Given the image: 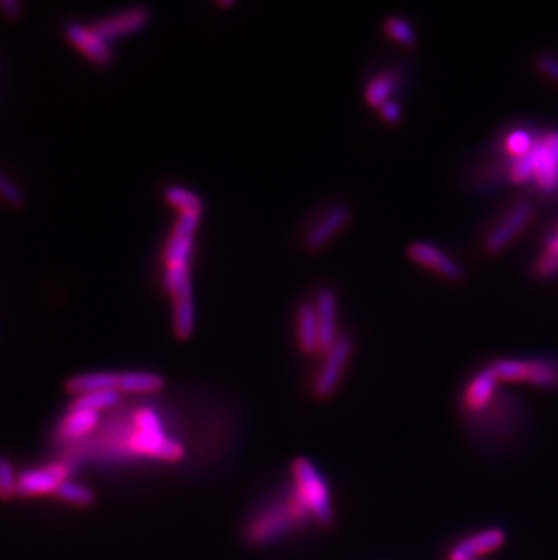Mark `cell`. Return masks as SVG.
Returning a JSON list of instances; mask_svg holds the SVG:
<instances>
[{
	"instance_id": "8",
	"label": "cell",
	"mask_w": 558,
	"mask_h": 560,
	"mask_svg": "<svg viewBox=\"0 0 558 560\" xmlns=\"http://www.w3.org/2000/svg\"><path fill=\"white\" fill-rule=\"evenodd\" d=\"M408 260L414 261L415 265H421L428 271L435 272L444 280L461 283L466 280V272L450 254L430 242H414L406 247Z\"/></svg>"
},
{
	"instance_id": "19",
	"label": "cell",
	"mask_w": 558,
	"mask_h": 560,
	"mask_svg": "<svg viewBox=\"0 0 558 560\" xmlns=\"http://www.w3.org/2000/svg\"><path fill=\"white\" fill-rule=\"evenodd\" d=\"M296 336H298V345L301 352H305V354L319 352L318 316H316L314 303H310V301H305L298 307V312H296Z\"/></svg>"
},
{
	"instance_id": "33",
	"label": "cell",
	"mask_w": 558,
	"mask_h": 560,
	"mask_svg": "<svg viewBox=\"0 0 558 560\" xmlns=\"http://www.w3.org/2000/svg\"><path fill=\"white\" fill-rule=\"evenodd\" d=\"M544 245H546V252H551V254L558 256V232H555V234H549L548 238H546V242H544Z\"/></svg>"
},
{
	"instance_id": "17",
	"label": "cell",
	"mask_w": 558,
	"mask_h": 560,
	"mask_svg": "<svg viewBox=\"0 0 558 560\" xmlns=\"http://www.w3.org/2000/svg\"><path fill=\"white\" fill-rule=\"evenodd\" d=\"M499 383L501 381L497 379L491 367L482 368L481 372H477L473 376L470 385L464 392V405L468 406L473 412H481L486 406L490 405Z\"/></svg>"
},
{
	"instance_id": "7",
	"label": "cell",
	"mask_w": 558,
	"mask_h": 560,
	"mask_svg": "<svg viewBox=\"0 0 558 560\" xmlns=\"http://www.w3.org/2000/svg\"><path fill=\"white\" fill-rule=\"evenodd\" d=\"M64 35L69 44L93 66L107 68L113 64L115 53L111 44L102 39L93 26H86L82 22H68L64 26Z\"/></svg>"
},
{
	"instance_id": "14",
	"label": "cell",
	"mask_w": 558,
	"mask_h": 560,
	"mask_svg": "<svg viewBox=\"0 0 558 560\" xmlns=\"http://www.w3.org/2000/svg\"><path fill=\"white\" fill-rule=\"evenodd\" d=\"M533 180L542 193H555L558 189V158L544 138L535 142L530 153Z\"/></svg>"
},
{
	"instance_id": "21",
	"label": "cell",
	"mask_w": 558,
	"mask_h": 560,
	"mask_svg": "<svg viewBox=\"0 0 558 560\" xmlns=\"http://www.w3.org/2000/svg\"><path fill=\"white\" fill-rule=\"evenodd\" d=\"M395 87H397V75L394 71H386L372 78L365 87L366 104L374 109H381L386 102L392 100Z\"/></svg>"
},
{
	"instance_id": "9",
	"label": "cell",
	"mask_w": 558,
	"mask_h": 560,
	"mask_svg": "<svg viewBox=\"0 0 558 560\" xmlns=\"http://www.w3.org/2000/svg\"><path fill=\"white\" fill-rule=\"evenodd\" d=\"M100 414L78 410L69 406L68 412L62 416L55 426V441L64 446H77L87 441L100 428Z\"/></svg>"
},
{
	"instance_id": "28",
	"label": "cell",
	"mask_w": 558,
	"mask_h": 560,
	"mask_svg": "<svg viewBox=\"0 0 558 560\" xmlns=\"http://www.w3.org/2000/svg\"><path fill=\"white\" fill-rule=\"evenodd\" d=\"M0 202L13 209H20L26 203L22 189L4 171H0Z\"/></svg>"
},
{
	"instance_id": "26",
	"label": "cell",
	"mask_w": 558,
	"mask_h": 560,
	"mask_svg": "<svg viewBox=\"0 0 558 560\" xmlns=\"http://www.w3.org/2000/svg\"><path fill=\"white\" fill-rule=\"evenodd\" d=\"M385 33L390 39L405 48H414L417 44L414 26L403 17H388L385 20Z\"/></svg>"
},
{
	"instance_id": "5",
	"label": "cell",
	"mask_w": 558,
	"mask_h": 560,
	"mask_svg": "<svg viewBox=\"0 0 558 560\" xmlns=\"http://www.w3.org/2000/svg\"><path fill=\"white\" fill-rule=\"evenodd\" d=\"M73 466L68 461L28 468L19 474V497L55 495L62 484L71 479Z\"/></svg>"
},
{
	"instance_id": "27",
	"label": "cell",
	"mask_w": 558,
	"mask_h": 560,
	"mask_svg": "<svg viewBox=\"0 0 558 560\" xmlns=\"http://www.w3.org/2000/svg\"><path fill=\"white\" fill-rule=\"evenodd\" d=\"M533 145H535V140L531 138L530 133H526L522 129L511 131L510 135L506 136V140H504V149L513 160L530 155Z\"/></svg>"
},
{
	"instance_id": "16",
	"label": "cell",
	"mask_w": 558,
	"mask_h": 560,
	"mask_svg": "<svg viewBox=\"0 0 558 560\" xmlns=\"http://www.w3.org/2000/svg\"><path fill=\"white\" fill-rule=\"evenodd\" d=\"M537 388H558V361L555 359H520V381Z\"/></svg>"
},
{
	"instance_id": "4",
	"label": "cell",
	"mask_w": 558,
	"mask_h": 560,
	"mask_svg": "<svg viewBox=\"0 0 558 560\" xmlns=\"http://www.w3.org/2000/svg\"><path fill=\"white\" fill-rule=\"evenodd\" d=\"M352 354H354V341L347 334H341L336 345L325 354V363L314 383V396L325 401L336 394Z\"/></svg>"
},
{
	"instance_id": "12",
	"label": "cell",
	"mask_w": 558,
	"mask_h": 560,
	"mask_svg": "<svg viewBox=\"0 0 558 560\" xmlns=\"http://www.w3.org/2000/svg\"><path fill=\"white\" fill-rule=\"evenodd\" d=\"M314 307H316V316H318L319 352L327 354L341 336L337 332L336 290L330 289V287L319 290Z\"/></svg>"
},
{
	"instance_id": "29",
	"label": "cell",
	"mask_w": 558,
	"mask_h": 560,
	"mask_svg": "<svg viewBox=\"0 0 558 560\" xmlns=\"http://www.w3.org/2000/svg\"><path fill=\"white\" fill-rule=\"evenodd\" d=\"M535 274L540 280H549L558 274V256L551 252H544L535 263Z\"/></svg>"
},
{
	"instance_id": "6",
	"label": "cell",
	"mask_w": 558,
	"mask_h": 560,
	"mask_svg": "<svg viewBox=\"0 0 558 560\" xmlns=\"http://www.w3.org/2000/svg\"><path fill=\"white\" fill-rule=\"evenodd\" d=\"M151 20H153V11L149 10L147 6H133V8H126V10L116 11L107 17H102L91 26L102 39L111 44L113 40L142 33L151 24Z\"/></svg>"
},
{
	"instance_id": "30",
	"label": "cell",
	"mask_w": 558,
	"mask_h": 560,
	"mask_svg": "<svg viewBox=\"0 0 558 560\" xmlns=\"http://www.w3.org/2000/svg\"><path fill=\"white\" fill-rule=\"evenodd\" d=\"M379 115H381V118L385 120L388 126H397L403 120V109L399 106V102L392 98L390 102H386L385 106L379 109Z\"/></svg>"
},
{
	"instance_id": "2",
	"label": "cell",
	"mask_w": 558,
	"mask_h": 560,
	"mask_svg": "<svg viewBox=\"0 0 558 560\" xmlns=\"http://www.w3.org/2000/svg\"><path fill=\"white\" fill-rule=\"evenodd\" d=\"M310 517L307 506L301 501L298 492H292L278 503L270 504L263 512L258 513L247 526V541L256 546H265L278 541L283 535L298 528L301 522Z\"/></svg>"
},
{
	"instance_id": "24",
	"label": "cell",
	"mask_w": 558,
	"mask_h": 560,
	"mask_svg": "<svg viewBox=\"0 0 558 560\" xmlns=\"http://www.w3.org/2000/svg\"><path fill=\"white\" fill-rule=\"evenodd\" d=\"M55 497L60 499L62 503L73 504V506H80V508H87V506L95 504V492L86 484L75 483L71 479L58 488Z\"/></svg>"
},
{
	"instance_id": "18",
	"label": "cell",
	"mask_w": 558,
	"mask_h": 560,
	"mask_svg": "<svg viewBox=\"0 0 558 560\" xmlns=\"http://www.w3.org/2000/svg\"><path fill=\"white\" fill-rule=\"evenodd\" d=\"M165 388L164 376L149 370H127L120 372V385L118 392L131 394V396H151L158 394Z\"/></svg>"
},
{
	"instance_id": "3",
	"label": "cell",
	"mask_w": 558,
	"mask_h": 560,
	"mask_svg": "<svg viewBox=\"0 0 558 560\" xmlns=\"http://www.w3.org/2000/svg\"><path fill=\"white\" fill-rule=\"evenodd\" d=\"M292 475H294V490L307 506L310 515L319 524L330 526L334 522V510H332L327 481L319 474L318 468L305 457H298L292 463Z\"/></svg>"
},
{
	"instance_id": "22",
	"label": "cell",
	"mask_w": 558,
	"mask_h": 560,
	"mask_svg": "<svg viewBox=\"0 0 558 560\" xmlns=\"http://www.w3.org/2000/svg\"><path fill=\"white\" fill-rule=\"evenodd\" d=\"M122 403V394L116 390H100V392H91L73 399L71 408L78 410H87V412H95L100 414L104 410H115L116 406Z\"/></svg>"
},
{
	"instance_id": "25",
	"label": "cell",
	"mask_w": 558,
	"mask_h": 560,
	"mask_svg": "<svg viewBox=\"0 0 558 560\" xmlns=\"http://www.w3.org/2000/svg\"><path fill=\"white\" fill-rule=\"evenodd\" d=\"M19 497V472L10 457L0 455V501Z\"/></svg>"
},
{
	"instance_id": "11",
	"label": "cell",
	"mask_w": 558,
	"mask_h": 560,
	"mask_svg": "<svg viewBox=\"0 0 558 560\" xmlns=\"http://www.w3.org/2000/svg\"><path fill=\"white\" fill-rule=\"evenodd\" d=\"M533 216V209L528 202H520L511 209L508 216L502 220L484 242V249L488 254H499L510 245L520 231L528 225Z\"/></svg>"
},
{
	"instance_id": "23",
	"label": "cell",
	"mask_w": 558,
	"mask_h": 560,
	"mask_svg": "<svg viewBox=\"0 0 558 560\" xmlns=\"http://www.w3.org/2000/svg\"><path fill=\"white\" fill-rule=\"evenodd\" d=\"M165 202L169 203L178 214L202 213L205 211V203L198 194L189 191L183 185H169L164 193Z\"/></svg>"
},
{
	"instance_id": "13",
	"label": "cell",
	"mask_w": 558,
	"mask_h": 560,
	"mask_svg": "<svg viewBox=\"0 0 558 560\" xmlns=\"http://www.w3.org/2000/svg\"><path fill=\"white\" fill-rule=\"evenodd\" d=\"M508 539L502 528H490L470 535L468 539L459 542L448 555V560H477L481 555H488L491 551L501 550Z\"/></svg>"
},
{
	"instance_id": "10",
	"label": "cell",
	"mask_w": 558,
	"mask_h": 560,
	"mask_svg": "<svg viewBox=\"0 0 558 560\" xmlns=\"http://www.w3.org/2000/svg\"><path fill=\"white\" fill-rule=\"evenodd\" d=\"M352 222V211L347 205H336L328 209L327 213L319 220L305 236V249L310 252L325 249L328 243L345 231L348 223Z\"/></svg>"
},
{
	"instance_id": "32",
	"label": "cell",
	"mask_w": 558,
	"mask_h": 560,
	"mask_svg": "<svg viewBox=\"0 0 558 560\" xmlns=\"http://www.w3.org/2000/svg\"><path fill=\"white\" fill-rule=\"evenodd\" d=\"M0 13L10 20H19L22 17V4L17 0H0Z\"/></svg>"
},
{
	"instance_id": "15",
	"label": "cell",
	"mask_w": 558,
	"mask_h": 560,
	"mask_svg": "<svg viewBox=\"0 0 558 560\" xmlns=\"http://www.w3.org/2000/svg\"><path fill=\"white\" fill-rule=\"evenodd\" d=\"M120 385V372L113 370H97V372H84L77 376L69 377L66 381V390L71 396H84L100 390H116Z\"/></svg>"
},
{
	"instance_id": "1",
	"label": "cell",
	"mask_w": 558,
	"mask_h": 560,
	"mask_svg": "<svg viewBox=\"0 0 558 560\" xmlns=\"http://www.w3.org/2000/svg\"><path fill=\"white\" fill-rule=\"evenodd\" d=\"M100 446V455L113 459H153L174 463L180 461L185 450L183 446L165 432L160 414L140 406L131 412L122 423H109L95 437Z\"/></svg>"
},
{
	"instance_id": "31",
	"label": "cell",
	"mask_w": 558,
	"mask_h": 560,
	"mask_svg": "<svg viewBox=\"0 0 558 560\" xmlns=\"http://www.w3.org/2000/svg\"><path fill=\"white\" fill-rule=\"evenodd\" d=\"M537 66H539L540 71H542L546 77L553 78L555 82H558L557 58L549 57V55H542V57L537 60Z\"/></svg>"
},
{
	"instance_id": "20",
	"label": "cell",
	"mask_w": 558,
	"mask_h": 560,
	"mask_svg": "<svg viewBox=\"0 0 558 560\" xmlns=\"http://www.w3.org/2000/svg\"><path fill=\"white\" fill-rule=\"evenodd\" d=\"M196 327V307L194 294L173 300V334L180 341L193 338Z\"/></svg>"
}]
</instances>
